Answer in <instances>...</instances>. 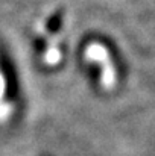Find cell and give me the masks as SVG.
<instances>
[{
	"mask_svg": "<svg viewBox=\"0 0 155 156\" xmlns=\"http://www.w3.org/2000/svg\"><path fill=\"white\" fill-rule=\"evenodd\" d=\"M85 58L88 61L91 59L93 62H98L101 65V68H102L101 80H102L103 88H106V90L113 88L114 82H116V71H114V67L111 64V59H109V55L106 52V49L98 43L90 44L85 50Z\"/></svg>",
	"mask_w": 155,
	"mask_h": 156,
	"instance_id": "cell-1",
	"label": "cell"
},
{
	"mask_svg": "<svg viewBox=\"0 0 155 156\" xmlns=\"http://www.w3.org/2000/svg\"><path fill=\"white\" fill-rule=\"evenodd\" d=\"M59 58H61V53L59 50L56 49V47H50L46 55H44V61H46V64H49V65H53V64H58L59 62Z\"/></svg>",
	"mask_w": 155,
	"mask_h": 156,
	"instance_id": "cell-2",
	"label": "cell"
},
{
	"mask_svg": "<svg viewBox=\"0 0 155 156\" xmlns=\"http://www.w3.org/2000/svg\"><path fill=\"white\" fill-rule=\"evenodd\" d=\"M5 88H6V85H5V79H3V76L0 74V102H2V99H3Z\"/></svg>",
	"mask_w": 155,
	"mask_h": 156,
	"instance_id": "cell-3",
	"label": "cell"
}]
</instances>
